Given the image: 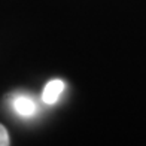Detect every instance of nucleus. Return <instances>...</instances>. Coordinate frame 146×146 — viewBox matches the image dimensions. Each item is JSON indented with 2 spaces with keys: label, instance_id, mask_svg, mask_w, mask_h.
<instances>
[{
  "label": "nucleus",
  "instance_id": "f257e3e1",
  "mask_svg": "<svg viewBox=\"0 0 146 146\" xmlns=\"http://www.w3.org/2000/svg\"><path fill=\"white\" fill-rule=\"evenodd\" d=\"M66 85L61 79H51V81L45 85L43 92H42V102L45 104H54L64 91Z\"/></svg>",
  "mask_w": 146,
  "mask_h": 146
},
{
  "label": "nucleus",
  "instance_id": "f03ea898",
  "mask_svg": "<svg viewBox=\"0 0 146 146\" xmlns=\"http://www.w3.org/2000/svg\"><path fill=\"white\" fill-rule=\"evenodd\" d=\"M12 106H14V110L21 116H33L36 112V103L29 96H17Z\"/></svg>",
  "mask_w": 146,
  "mask_h": 146
},
{
  "label": "nucleus",
  "instance_id": "7ed1b4c3",
  "mask_svg": "<svg viewBox=\"0 0 146 146\" xmlns=\"http://www.w3.org/2000/svg\"><path fill=\"white\" fill-rule=\"evenodd\" d=\"M9 143H11V140H9L8 131H6V128L0 124V146H8Z\"/></svg>",
  "mask_w": 146,
  "mask_h": 146
}]
</instances>
